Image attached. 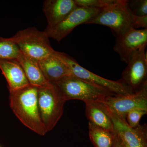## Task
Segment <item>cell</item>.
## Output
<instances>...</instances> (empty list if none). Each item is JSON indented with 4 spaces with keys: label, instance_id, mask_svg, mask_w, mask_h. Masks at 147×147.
Segmentation results:
<instances>
[{
    "label": "cell",
    "instance_id": "6da1fadb",
    "mask_svg": "<svg viewBox=\"0 0 147 147\" xmlns=\"http://www.w3.org/2000/svg\"><path fill=\"white\" fill-rule=\"evenodd\" d=\"M38 87L29 84L9 92L11 110L22 123L37 134L44 136L47 132L40 115L38 101Z\"/></svg>",
    "mask_w": 147,
    "mask_h": 147
},
{
    "label": "cell",
    "instance_id": "7a4b0ae2",
    "mask_svg": "<svg viewBox=\"0 0 147 147\" xmlns=\"http://www.w3.org/2000/svg\"><path fill=\"white\" fill-rule=\"evenodd\" d=\"M53 83L66 101L79 100L103 101L113 93L73 75L67 76Z\"/></svg>",
    "mask_w": 147,
    "mask_h": 147
},
{
    "label": "cell",
    "instance_id": "3957f363",
    "mask_svg": "<svg viewBox=\"0 0 147 147\" xmlns=\"http://www.w3.org/2000/svg\"><path fill=\"white\" fill-rule=\"evenodd\" d=\"M38 101L40 118L47 131H50L61 117L66 101L55 85L49 82L38 87Z\"/></svg>",
    "mask_w": 147,
    "mask_h": 147
},
{
    "label": "cell",
    "instance_id": "277c9868",
    "mask_svg": "<svg viewBox=\"0 0 147 147\" xmlns=\"http://www.w3.org/2000/svg\"><path fill=\"white\" fill-rule=\"evenodd\" d=\"M11 38L21 52L38 62L55 51L46 33L34 27L19 31Z\"/></svg>",
    "mask_w": 147,
    "mask_h": 147
},
{
    "label": "cell",
    "instance_id": "5b68a950",
    "mask_svg": "<svg viewBox=\"0 0 147 147\" xmlns=\"http://www.w3.org/2000/svg\"><path fill=\"white\" fill-rule=\"evenodd\" d=\"M131 14L127 7V0H115L84 24H97L108 27L117 37L131 28Z\"/></svg>",
    "mask_w": 147,
    "mask_h": 147
},
{
    "label": "cell",
    "instance_id": "8992f818",
    "mask_svg": "<svg viewBox=\"0 0 147 147\" xmlns=\"http://www.w3.org/2000/svg\"><path fill=\"white\" fill-rule=\"evenodd\" d=\"M53 54L68 67L73 76L105 89L115 95H126L132 94L119 80H108L89 71L67 54L55 50Z\"/></svg>",
    "mask_w": 147,
    "mask_h": 147
},
{
    "label": "cell",
    "instance_id": "52a82bcc",
    "mask_svg": "<svg viewBox=\"0 0 147 147\" xmlns=\"http://www.w3.org/2000/svg\"><path fill=\"white\" fill-rule=\"evenodd\" d=\"M146 46L134 54L122 73L121 83L131 93L139 91L147 86Z\"/></svg>",
    "mask_w": 147,
    "mask_h": 147
},
{
    "label": "cell",
    "instance_id": "ba28073f",
    "mask_svg": "<svg viewBox=\"0 0 147 147\" xmlns=\"http://www.w3.org/2000/svg\"><path fill=\"white\" fill-rule=\"evenodd\" d=\"M102 102L112 115L125 120L127 114L131 110H147V86L131 94L108 96Z\"/></svg>",
    "mask_w": 147,
    "mask_h": 147
},
{
    "label": "cell",
    "instance_id": "9c48e42d",
    "mask_svg": "<svg viewBox=\"0 0 147 147\" xmlns=\"http://www.w3.org/2000/svg\"><path fill=\"white\" fill-rule=\"evenodd\" d=\"M102 9L77 7L57 25L46 28L44 31L49 38L60 42L77 26L84 24L94 17Z\"/></svg>",
    "mask_w": 147,
    "mask_h": 147
},
{
    "label": "cell",
    "instance_id": "30bf717a",
    "mask_svg": "<svg viewBox=\"0 0 147 147\" xmlns=\"http://www.w3.org/2000/svg\"><path fill=\"white\" fill-rule=\"evenodd\" d=\"M147 44V29L136 30L130 28L116 37L113 49L119 54L121 61L127 64L134 54Z\"/></svg>",
    "mask_w": 147,
    "mask_h": 147
},
{
    "label": "cell",
    "instance_id": "8fae6325",
    "mask_svg": "<svg viewBox=\"0 0 147 147\" xmlns=\"http://www.w3.org/2000/svg\"><path fill=\"white\" fill-rule=\"evenodd\" d=\"M114 131L131 147H147L146 124L135 128L128 125L125 119L112 114Z\"/></svg>",
    "mask_w": 147,
    "mask_h": 147
},
{
    "label": "cell",
    "instance_id": "7c38bea8",
    "mask_svg": "<svg viewBox=\"0 0 147 147\" xmlns=\"http://www.w3.org/2000/svg\"><path fill=\"white\" fill-rule=\"evenodd\" d=\"M76 7L74 0L44 1L42 10L48 23L47 28L57 25Z\"/></svg>",
    "mask_w": 147,
    "mask_h": 147
},
{
    "label": "cell",
    "instance_id": "4fadbf2b",
    "mask_svg": "<svg viewBox=\"0 0 147 147\" xmlns=\"http://www.w3.org/2000/svg\"><path fill=\"white\" fill-rule=\"evenodd\" d=\"M0 69L6 79L9 92L30 84L23 69L16 59H0Z\"/></svg>",
    "mask_w": 147,
    "mask_h": 147
},
{
    "label": "cell",
    "instance_id": "5bb4252c",
    "mask_svg": "<svg viewBox=\"0 0 147 147\" xmlns=\"http://www.w3.org/2000/svg\"><path fill=\"white\" fill-rule=\"evenodd\" d=\"M86 114L90 122L98 127L114 131L112 114L102 101H88Z\"/></svg>",
    "mask_w": 147,
    "mask_h": 147
},
{
    "label": "cell",
    "instance_id": "9a60e30c",
    "mask_svg": "<svg viewBox=\"0 0 147 147\" xmlns=\"http://www.w3.org/2000/svg\"><path fill=\"white\" fill-rule=\"evenodd\" d=\"M40 67L46 80L54 83L65 76L72 75L71 71L53 53L38 61Z\"/></svg>",
    "mask_w": 147,
    "mask_h": 147
},
{
    "label": "cell",
    "instance_id": "2e32d148",
    "mask_svg": "<svg viewBox=\"0 0 147 147\" xmlns=\"http://www.w3.org/2000/svg\"><path fill=\"white\" fill-rule=\"evenodd\" d=\"M16 60L23 69L29 84L40 87L49 82L42 73L38 61L21 51Z\"/></svg>",
    "mask_w": 147,
    "mask_h": 147
},
{
    "label": "cell",
    "instance_id": "e0dca14e",
    "mask_svg": "<svg viewBox=\"0 0 147 147\" xmlns=\"http://www.w3.org/2000/svg\"><path fill=\"white\" fill-rule=\"evenodd\" d=\"M89 136L95 147H113L116 133L98 127L89 122Z\"/></svg>",
    "mask_w": 147,
    "mask_h": 147
},
{
    "label": "cell",
    "instance_id": "ac0fdd59",
    "mask_svg": "<svg viewBox=\"0 0 147 147\" xmlns=\"http://www.w3.org/2000/svg\"><path fill=\"white\" fill-rule=\"evenodd\" d=\"M20 52L11 38H5L0 36V59H16Z\"/></svg>",
    "mask_w": 147,
    "mask_h": 147
},
{
    "label": "cell",
    "instance_id": "d6986e66",
    "mask_svg": "<svg viewBox=\"0 0 147 147\" xmlns=\"http://www.w3.org/2000/svg\"><path fill=\"white\" fill-rule=\"evenodd\" d=\"M77 7L102 9L113 3L115 0H74Z\"/></svg>",
    "mask_w": 147,
    "mask_h": 147
},
{
    "label": "cell",
    "instance_id": "ffe728a7",
    "mask_svg": "<svg viewBox=\"0 0 147 147\" xmlns=\"http://www.w3.org/2000/svg\"><path fill=\"white\" fill-rule=\"evenodd\" d=\"M127 6L130 13L137 16L147 15V0L127 1Z\"/></svg>",
    "mask_w": 147,
    "mask_h": 147
},
{
    "label": "cell",
    "instance_id": "44dd1931",
    "mask_svg": "<svg viewBox=\"0 0 147 147\" xmlns=\"http://www.w3.org/2000/svg\"><path fill=\"white\" fill-rule=\"evenodd\" d=\"M147 110L136 109L129 111L127 114L125 121L128 125L135 128L140 125V121L143 116L146 115Z\"/></svg>",
    "mask_w": 147,
    "mask_h": 147
},
{
    "label": "cell",
    "instance_id": "7402d4cb",
    "mask_svg": "<svg viewBox=\"0 0 147 147\" xmlns=\"http://www.w3.org/2000/svg\"><path fill=\"white\" fill-rule=\"evenodd\" d=\"M130 27L136 30H138L139 28L147 29V15L137 16L131 14Z\"/></svg>",
    "mask_w": 147,
    "mask_h": 147
},
{
    "label": "cell",
    "instance_id": "603a6c76",
    "mask_svg": "<svg viewBox=\"0 0 147 147\" xmlns=\"http://www.w3.org/2000/svg\"><path fill=\"white\" fill-rule=\"evenodd\" d=\"M113 147H125L123 141L117 134H116Z\"/></svg>",
    "mask_w": 147,
    "mask_h": 147
},
{
    "label": "cell",
    "instance_id": "cb8c5ba5",
    "mask_svg": "<svg viewBox=\"0 0 147 147\" xmlns=\"http://www.w3.org/2000/svg\"><path fill=\"white\" fill-rule=\"evenodd\" d=\"M123 142L124 143V145L125 147H131L130 146H129V145L127 144V143L124 142L123 141Z\"/></svg>",
    "mask_w": 147,
    "mask_h": 147
}]
</instances>
